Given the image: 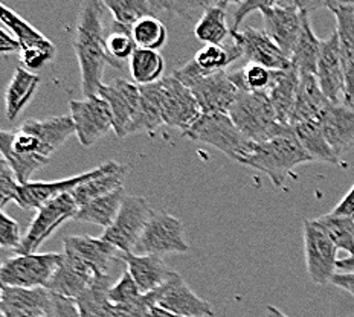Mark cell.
I'll use <instances>...</instances> for the list:
<instances>
[{
  "label": "cell",
  "instance_id": "obj_1",
  "mask_svg": "<svg viewBox=\"0 0 354 317\" xmlns=\"http://www.w3.org/2000/svg\"><path fill=\"white\" fill-rule=\"evenodd\" d=\"M107 6L101 0H86L81 5L73 49L78 58L81 86L84 97H93L104 86L102 75L106 66H113L106 49V16Z\"/></svg>",
  "mask_w": 354,
  "mask_h": 317
},
{
  "label": "cell",
  "instance_id": "obj_2",
  "mask_svg": "<svg viewBox=\"0 0 354 317\" xmlns=\"http://www.w3.org/2000/svg\"><path fill=\"white\" fill-rule=\"evenodd\" d=\"M310 162H313L312 157L302 148L295 133L290 131L266 142H254L240 164L269 175L272 183L281 188L295 168Z\"/></svg>",
  "mask_w": 354,
  "mask_h": 317
},
{
  "label": "cell",
  "instance_id": "obj_3",
  "mask_svg": "<svg viewBox=\"0 0 354 317\" xmlns=\"http://www.w3.org/2000/svg\"><path fill=\"white\" fill-rule=\"evenodd\" d=\"M227 115L243 135L257 144L293 131L279 121L266 92H240Z\"/></svg>",
  "mask_w": 354,
  "mask_h": 317
},
{
  "label": "cell",
  "instance_id": "obj_4",
  "mask_svg": "<svg viewBox=\"0 0 354 317\" xmlns=\"http://www.w3.org/2000/svg\"><path fill=\"white\" fill-rule=\"evenodd\" d=\"M0 151L16 174L20 185L31 182L32 174L37 169L48 165L49 157L54 154L34 133L21 125L17 130H3L0 133Z\"/></svg>",
  "mask_w": 354,
  "mask_h": 317
},
{
  "label": "cell",
  "instance_id": "obj_5",
  "mask_svg": "<svg viewBox=\"0 0 354 317\" xmlns=\"http://www.w3.org/2000/svg\"><path fill=\"white\" fill-rule=\"evenodd\" d=\"M185 136L191 141L214 146L239 164L254 145L239 130L230 115H202L185 133Z\"/></svg>",
  "mask_w": 354,
  "mask_h": 317
},
{
  "label": "cell",
  "instance_id": "obj_6",
  "mask_svg": "<svg viewBox=\"0 0 354 317\" xmlns=\"http://www.w3.org/2000/svg\"><path fill=\"white\" fill-rule=\"evenodd\" d=\"M63 261V253H29L6 258L0 267L2 287L48 289Z\"/></svg>",
  "mask_w": 354,
  "mask_h": 317
},
{
  "label": "cell",
  "instance_id": "obj_7",
  "mask_svg": "<svg viewBox=\"0 0 354 317\" xmlns=\"http://www.w3.org/2000/svg\"><path fill=\"white\" fill-rule=\"evenodd\" d=\"M154 213L156 212L151 209L147 198L127 195L113 224L104 229L101 238L113 244L121 253H133Z\"/></svg>",
  "mask_w": 354,
  "mask_h": 317
},
{
  "label": "cell",
  "instance_id": "obj_8",
  "mask_svg": "<svg viewBox=\"0 0 354 317\" xmlns=\"http://www.w3.org/2000/svg\"><path fill=\"white\" fill-rule=\"evenodd\" d=\"M80 206L73 200L71 194H63L54 200L43 204L40 209H37L35 217L29 224L26 233L24 235L19 249L16 250L17 255H29L37 253L44 241L53 235L58 227L64 224L66 221L75 220Z\"/></svg>",
  "mask_w": 354,
  "mask_h": 317
},
{
  "label": "cell",
  "instance_id": "obj_9",
  "mask_svg": "<svg viewBox=\"0 0 354 317\" xmlns=\"http://www.w3.org/2000/svg\"><path fill=\"white\" fill-rule=\"evenodd\" d=\"M258 12L263 16L264 32L287 57H292L302 28V2L258 0Z\"/></svg>",
  "mask_w": 354,
  "mask_h": 317
},
{
  "label": "cell",
  "instance_id": "obj_10",
  "mask_svg": "<svg viewBox=\"0 0 354 317\" xmlns=\"http://www.w3.org/2000/svg\"><path fill=\"white\" fill-rule=\"evenodd\" d=\"M302 226L307 273L315 284L326 285L336 275L339 249L318 220H304Z\"/></svg>",
  "mask_w": 354,
  "mask_h": 317
},
{
  "label": "cell",
  "instance_id": "obj_11",
  "mask_svg": "<svg viewBox=\"0 0 354 317\" xmlns=\"http://www.w3.org/2000/svg\"><path fill=\"white\" fill-rule=\"evenodd\" d=\"M69 108L75 125V135L83 146H92L113 130L112 110L100 95L72 99Z\"/></svg>",
  "mask_w": 354,
  "mask_h": 317
},
{
  "label": "cell",
  "instance_id": "obj_12",
  "mask_svg": "<svg viewBox=\"0 0 354 317\" xmlns=\"http://www.w3.org/2000/svg\"><path fill=\"white\" fill-rule=\"evenodd\" d=\"M159 83L164 125L180 130L185 135L202 116L194 93L174 77L162 78Z\"/></svg>",
  "mask_w": 354,
  "mask_h": 317
},
{
  "label": "cell",
  "instance_id": "obj_13",
  "mask_svg": "<svg viewBox=\"0 0 354 317\" xmlns=\"http://www.w3.org/2000/svg\"><path fill=\"white\" fill-rule=\"evenodd\" d=\"M139 247L145 255L158 256L187 253L189 250L182 221L165 212L154 213L139 241Z\"/></svg>",
  "mask_w": 354,
  "mask_h": 317
},
{
  "label": "cell",
  "instance_id": "obj_14",
  "mask_svg": "<svg viewBox=\"0 0 354 317\" xmlns=\"http://www.w3.org/2000/svg\"><path fill=\"white\" fill-rule=\"evenodd\" d=\"M232 41L241 50L249 63L260 64L269 70H284L292 66L290 57H287L278 44L260 29L245 26L237 32H231Z\"/></svg>",
  "mask_w": 354,
  "mask_h": 317
},
{
  "label": "cell",
  "instance_id": "obj_15",
  "mask_svg": "<svg viewBox=\"0 0 354 317\" xmlns=\"http://www.w3.org/2000/svg\"><path fill=\"white\" fill-rule=\"evenodd\" d=\"M100 97L104 99L113 116V131L118 137L129 136V130L135 121L141 102L139 86L127 79L116 78L100 88Z\"/></svg>",
  "mask_w": 354,
  "mask_h": 317
},
{
  "label": "cell",
  "instance_id": "obj_16",
  "mask_svg": "<svg viewBox=\"0 0 354 317\" xmlns=\"http://www.w3.org/2000/svg\"><path fill=\"white\" fill-rule=\"evenodd\" d=\"M110 162H106L91 171L81 173L78 175L66 177V179L54 180V182H29L26 185H21L19 191L17 206L21 209H40L43 204L54 200L63 194H71L73 189L84 185L88 180L102 174L109 168Z\"/></svg>",
  "mask_w": 354,
  "mask_h": 317
},
{
  "label": "cell",
  "instance_id": "obj_17",
  "mask_svg": "<svg viewBox=\"0 0 354 317\" xmlns=\"http://www.w3.org/2000/svg\"><path fill=\"white\" fill-rule=\"evenodd\" d=\"M202 115H227L240 90L227 70L211 73L191 87Z\"/></svg>",
  "mask_w": 354,
  "mask_h": 317
},
{
  "label": "cell",
  "instance_id": "obj_18",
  "mask_svg": "<svg viewBox=\"0 0 354 317\" xmlns=\"http://www.w3.org/2000/svg\"><path fill=\"white\" fill-rule=\"evenodd\" d=\"M2 317H54L53 293L48 289L2 287Z\"/></svg>",
  "mask_w": 354,
  "mask_h": 317
},
{
  "label": "cell",
  "instance_id": "obj_19",
  "mask_svg": "<svg viewBox=\"0 0 354 317\" xmlns=\"http://www.w3.org/2000/svg\"><path fill=\"white\" fill-rule=\"evenodd\" d=\"M315 77L318 79L324 95H326L333 104H341V102H344L345 73L341 44H339L336 31L331 34L327 40H322L321 55Z\"/></svg>",
  "mask_w": 354,
  "mask_h": 317
},
{
  "label": "cell",
  "instance_id": "obj_20",
  "mask_svg": "<svg viewBox=\"0 0 354 317\" xmlns=\"http://www.w3.org/2000/svg\"><path fill=\"white\" fill-rule=\"evenodd\" d=\"M156 293L158 307L169 313L182 317H214L209 302L197 296L179 273H176L168 284L158 289Z\"/></svg>",
  "mask_w": 354,
  "mask_h": 317
},
{
  "label": "cell",
  "instance_id": "obj_21",
  "mask_svg": "<svg viewBox=\"0 0 354 317\" xmlns=\"http://www.w3.org/2000/svg\"><path fill=\"white\" fill-rule=\"evenodd\" d=\"M101 276L86 262L78 260L77 256L63 252V261L55 271L54 278L50 279L48 290L55 296L78 299L88 287L93 284L95 279Z\"/></svg>",
  "mask_w": 354,
  "mask_h": 317
},
{
  "label": "cell",
  "instance_id": "obj_22",
  "mask_svg": "<svg viewBox=\"0 0 354 317\" xmlns=\"http://www.w3.org/2000/svg\"><path fill=\"white\" fill-rule=\"evenodd\" d=\"M63 244L66 253L77 256L100 275H110L113 262L121 260L118 258V253H121L120 250L102 238L88 237V235L86 237H66Z\"/></svg>",
  "mask_w": 354,
  "mask_h": 317
},
{
  "label": "cell",
  "instance_id": "obj_23",
  "mask_svg": "<svg viewBox=\"0 0 354 317\" xmlns=\"http://www.w3.org/2000/svg\"><path fill=\"white\" fill-rule=\"evenodd\" d=\"M120 258L127 265L129 273L135 279L142 294L160 289L176 275V271L168 269L162 256L158 255L121 253Z\"/></svg>",
  "mask_w": 354,
  "mask_h": 317
},
{
  "label": "cell",
  "instance_id": "obj_24",
  "mask_svg": "<svg viewBox=\"0 0 354 317\" xmlns=\"http://www.w3.org/2000/svg\"><path fill=\"white\" fill-rule=\"evenodd\" d=\"M324 136L339 159L354 146V110L344 102L331 104L321 116Z\"/></svg>",
  "mask_w": 354,
  "mask_h": 317
},
{
  "label": "cell",
  "instance_id": "obj_25",
  "mask_svg": "<svg viewBox=\"0 0 354 317\" xmlns=\"http://www.w3.org/2000/svg\"><path fill=\"white\" fill-rule=\"evenodd\" d=\"M331 101L321 90L318 79L310 73H299V84L295 97V106L290 116V127L295 125L321 119Z\"/></svg>",
  "mask_w": 354,
  "mask_h": 317
},
{
  "label": "cell",
  "instance_id": "obj_26",
  "mask_svg": "<svg viewBox=\"0 0 354 317\" xmlns=\"http://www.w3.org/2000/svg\"><path fill=\"white\" fill-rule=\"evenodd\" d=\"M299 84V70L292 64L284 70H274L269 90V99L274 106L279 121L290 127V116Z\"/></svg>",
  "mask_w": 354,
  "mask_h": 317
},
{
  "label": "cell",
  "instance_id": "obj_27",
  "mask_svg": "<svg viewBox=\"0 0 354 317\" xmlns=\"http://www.w3.org/2000/svg\"><path fill=\"white\" fill-rule=\"evenodd\" d=\"M302 28L299 39L297 41L292 52V64L299 70V73H310L316 75V68H318V60L321 55L322 40H319L313 32L312 21H310V10L308 5L302 2Z\"/></svg>",
  "mask_w": 354,
  "mask_h": 317
},
{
  "label": "cell",
  "instance_id": "obj_28",
  "mask_svg": "<svg viewBox=\"0 0 354 317\" xmlns=\"http://www.w3.org/2000/svg\"><path fill=\"white\" fill-rule=\"evenodd\" d=\"M129 166L118 164L115 160H110V165L104 173L88 180L84 185L73 189L71 195L78 206H83L92 200H97L100 197H104L113 191L124 188L125 177H127Z\"/></svg>",
  "mask_w": 354,
  "mask_h": 317
},
{
  "label": "cell",
  "instance_id": "obj_29",
  "mask_svg": "<svg viewBox=\"0 0 354 317\" xmlns=\"http://www.w3.org/2000/svg\"><path fill=\"white\" fill-rule=\"evenodd\" d=\"M40 86V77L26 70L25 68H17L11 83L6 88L5 104L6 117L8 121H16L19 115L24 112L25 107L32 101L37 88Z\"/></svg>",
  "mask_w": 354,
  "mask_h": 317
},
{
  "label": "cell",
  "instance_id": "obj_30",
  "mask_svg": "<svg viewBox=\"0 0 354 317\" xmlns=\"http://www.w3.org/2000/svg\"><path fill=\"white\" fill-rule=\"evenodd\" d=\"M293 133L295 136L298 137L302 148L307 151V154L312 157L313 162H322V164H330V165L342 164L341 159L336 156V153L327 142L326 136H324L321 119L307 121V122L295 125Z\"/></svg>",
  "mask_w": 354,
  "mask_h": 317
},
{
  "label": "cell",
  "instance_id": "obj_31",
  "mask_svg": "<svg viewBox=\"0 0 354 317\" xmlns=\"http://www.w3.org/2000/svg\"><path fill=\"white\" fill-rule=\"evenodd\" d=\"M125 197H127V193H125L124 188H121L104 197L97 198V200L88 202L80 206L75 220L81 221V223L97 224L107 229L113 224L118 213H120Z\"/></svg>",
  "mask_w": 354,
  "mask_h": 317
},
{
  "label": "cell",
  "instance_id": "obj_32",
  "mask_svg": "<svg viewBox=\"0 0 354 317\" xmlns=\"http://www.w3.org/2000/svg\"><path fill=\"white\" fill-rule=\"evenodd\" d=\"M139 92H141V102H139V110L129 130V135H135V133L141 131L151 135V133L164 125L160 102V83L139 86Z\"/></svg>",
  "mask_w": 354,
  "mask_h": 317
},
{
  "label": "cell",
  "instance_id": "obj_33",
  "mask_svg": "<svg viewBox=\"0 0 354 317\" xmlns=\"http://www.w3.org/2000/svg\"><path fill=\"white\" fill-rule=\"evenodd\" d=\"M21 127L34 133L53 153L63 146L71 136L75 135V125L71 115L54 116L48 119H26Z\"/></svg>",
  "mask_w": 354,
  "mask_h": 317
},
{
  "label": "cell",
  "instance_id": "obj_34",
  "mask_svg": "<svg viewBox=\"0 0 354 317\" xmlns=\"http://www.w3.org/2000/svg\"><path fill=\"white\" fill-rule=\"evenodd\" d=\"M227 6V2L208 5L194 26V35L198 41L205 44H225L227 35H231V29L226 23Z\"/></svg>",
  "mask_w": 354,
  "mask_h": 317
},
{
  "label": "cell",
  "instance_id": "obj_35",
  "mask_svg": "<svg viewBox=\"0 0 354 317\" xmlns=\"http://www.w3.org/2000/svg\"><path fill=\"white\" fill-rule=\"evenodd\" d=\"M0 20H2V26L10 29V32L16 37V40L20 43L21 50H31V49H55L54 43L48 40L40 31L21 19L16 11L8 8L5 3H0ZM20 50V52H21Z\"/></svg>",
  "mask_w": 354,
  "mask_h": 317
},
{
  "label": "cell",
  "instance_id": "obj_36",
  "mask_svg": "<svg viewBox=\"0 0 354 317\" xmlns=\"http://www.w3.org/2000/svg\"><path fill=\"white\" fill-rule=\"evenodd\" d=\"M322 6L335 14L344 69L351 68L354 66V2H326Z\"/></svg>",
  "mask_w": 354,
  "mask_h": 317
},
{
  "label": "cell",
  "instance_id": "obj_37",
  "mask_svg": "<svg viewBox=\"0 0 354 317\" xmlns=\"http://www.w3.org/2000/svg\"><path fill=\"white\" fill-rule=\"evenodd\" d=\"M129 63L133 83L136 86H150L159 83L162 79V73L165 70L164 57L158 50L136 48Z\"/></svg>",
  "mask_w": 354,
  "mask_h": 317
},
{
  "label": "cell",
  "instance_id": "obj_38",
  "mask_svg": "<svg viewBox=\"0 0 354 317\" xmlns=\"http://www.w3.org/2000/svg\"><path fill=\"white\" fill-rule=\"evenodd\" d=\"M107 10L112 12L116 26L130 32L133 25L144 17H156V2L154 0H106Z\"/></svg>",
  "mask_w": 354,
  "mask_h": 317
},
{
  "label": "cell",
  "instance_id": "obj_39",
  "mask_svg": "<svg viewBox=\"0 0 354 317\" xmlns=\"http://www.w3.org/2000/svg\"><path fill=\"white\" fill-rule=\"evenodd\" d=\"M112 289L110 275H101L93 284L75 299L77 307L83 317H109L112 304L109 300V290Z\"/></svg>",
  "mask_w": 354,
  "mask_h": 317
},
{
  "label": "cell",
  "instance_id": "obj_40",
  "mask_svg": "<svg viewBox=\"0 0 354 317\" xmlns=\"http://www.w3.org/2000/svg\"><path fill=\"white\" fill-rule=\"evenodd\" d=\"M241 57V50L234 41L225 44H205L196 54L194 60L203 70L208 73H216L226 70L237 58Z\"/></svg>",
  "mask_w": 354,
  "mask_h": 317
},
{
  "label": "cell",
  "instance_id": "obj_41",
  "mask_svg": "<svg viewBox=\"0 0 354 317\" xmlns=\"http://www.w3.org/2000/svg\"><path fill=\"white\" fill-rule=\"evenodd\" d=\"M130 34L133 41L136 44V48L158 50V52L160 48H164V44L168 39V32L164 21L154 16L144 17L136 21V23L133 25Z\"/></svg>",
  "mask_w": 354,
  "mask_h": 317
},
{
  "label": "cell",
  "instance_id": "obj_42",
  "mask_svg": "<svg viewBox=\"0 0 354 317\" xmlns=\"http://www.w3.org/2000/svg\"><path fill=\"white\" fill-rule=\"evenodd\" d=\"M230 75L240 92H268L274 70L266 69L260 64L248 63L245 68L230 72Z\"/></svg>",
  "mask_w": 354,
  "mask_h": 317
},
{
  "label": "cell",
  "instance_id": "obj_43",
  "mask_svg": "<svg viewBox=\"0 0 354 317\" xmlns=\"http://www.w3.org/2000/svg\"><path fill=\"white\" fill-rule=\"evenodd\" d=\"M316 220L326 229L339 250H344L346 255L354 253V220L337 217L333 213H327Z\"/></svg>",
  "mask_w": 354,
  "mask_h": 317
},
{
  "label": "cell",
  "instance_id": "obj_44",
  "mask_svg": "<svg viewBox=\"0 0 354 317\" xmlns=\"http://www.w3.org/2000/svg\"><path fill=\"white\" fill-rule=\"evenodd\" d=\"M107 55L113 63V68H121V63L130 60L133 52L136 50V44L131 39V34L118 28L116 31L110 32L106 39Z\"/></svg>",
  "mask_w": 354,
  "mask_h": 317
},
{
  "label": "cell",
  "instance_id": "obj_45",
  "mask_svg": "<svg viewBox=\"0 0 354 317\" xmlns=\"http://www.w3.org/2000/svg\"><path fill=\"white\" fill-rule=\"evenodd\" d=\"M141 294L142 293L139 290L135 279L131 278L129 270H125L121 278L112 285V289L109 290V300L112 305H125L136 300Z\"/></svg>",
  "mask_w": 354,
  "mask_h": 317
},
{
  "label": "cell",
  "instance_id": "obj_46",
  "mask_svg": "<svg viewBox=\"0 0 354 317\" xmlns=\"http://www.w3.org/2000/svg\"><path fill=\"white\" fill-rule=\"evenodd\" d=\"M20 183L16 174L3 157L0 159V208H5L10 202L17 203Z\"/></svg>",
  "mask_w": 354,
  "mask_h": 317
},
{
  "label": "cell",
  "instance_id": "obj_47",
  "mask_svg": "<svg viewBox=\"0 0 354 317\" xmlns=\"http://www.w3.org/2000/svg\"><path fill=\"white\" fill-rule=\"evenodd\" d=\"M21 240H24V237H21L19 223L2 211V213H0V246L16 252Z\"/></svg>",
  "mask_w": 354,
  "mask_h": 317
},
{
  "label": "cell",
  "instance_id": "obj_48",
  "mask_svg": "<svg viewBox=\"0 0 354 317\" xmlns=\"http://www.w3.org/2000/svg\"><path fill=\"white\" fill-rule=\"evenodd\" d=\"M57 49H31L21 50L20 60L26 70H40L55 57Z\"/></svg>",
  "mask_w": 354,
  "mask_h": 317
},
{
  "label": "cell",
  "instance_id": "obj_49",
  "mask_svg": "<svg viewBox=\"0 0 354 317\" xmlns=\"http://www.w3.org/2000/svg\"><path fill=\"white\" fill-rule=\"evenodd\" d=\"M54 300V317H83L77 307V302L73 299L55 296L53 294Z\"/></svg>",
  "mask_w": 354,
  "mask_h": 317
},
{
  "label": "cell",
  "instance_id": "obj_50",
  "mask_svg": "<svg viewBox=\"0 0 354 317\" xmlns=\"http://www.w3.org/2000/svg\"><path fill=\"white\" fill-rule=\"evenodd\" d=\"M330 213H333V215H337V217H346V218L354 220V185Z\"/></svg>",
  "mask_w": 354,
  "mask_h": 317
},
{
  "label": "cell",
  "instance_id": "obj_51",
  "mask_svg": "<svg viewBox=\"0 0 354 317\" xmlns=\"http://www.w3.org/2000/svg\"><path fill=\"white\" fill-rule=\"evenodd\" d=\"M0 50L3 54L8 52H20L21 46L20 43L16 40V37L6 31V28H0Z\"/></svg>",
  "mask_w": 354,
  "mask_h": 317
},
{
  "label": "cell",
  "instance_id": "obj_52",
  "mask_svg": "<svg viewBox=\"0 0 354 317\" xmlns=\"http://www.w3.org/2000/svg\"><path fill=\"white\" fill-rule=\"evenodd\" d=\"M339 289H342L345 291H348L351 296H354V271H348V273H336L333 278H331V282Z\"/></svg>",
  "mask_w": 354,
  "mask_h": 317
},
{
  "label": "cell",
  "instance_id": "obj_53",
  "mask_svg": "<svg viewBox=\"0 0 354 317\" xmlns=\"http://www.w3.org/2000/svg\"><path fill=\"white\" fill-rule=\"evenodd\" d=\"M142 317H182V316L173 314V313L167 311V309H164V308H160L158 305H153V307L147 309V311L142 314Z\"/></svg>",
  "mask_w": 354,
  "mask_h": 317
},
{
  "label": "cell",
  "instance_id": "obj_54",
  "mask_svg": "<svg viewBox=\"0 0 354 317\" xmlns=\"http://www.w3.org/2000/svg\"><path fill=\"white\" fill-rule=\"evenodd\" d=\"M337 269H341L344 273H348V271H354V253L346 255L342 260L337 261Z\"/></svg>",
  "mask_w": 354,
  "mask_h": 317
},
{
  "label": "cell",
  "instance_id": "obj_55",
  "mask_svg": "<svg viewBox=\"0 0 354 317\" xmlns=\"http://www.w3.org/2000/svg\"><path fill=\"white\" fill-rule=\"evenodd\" d=\"M268 317H289V316H286L281 309H278L277 307H274V305H269L268 307Z\"/></svg>",
  "mask_w": 354,
  "mask_h": 317
},
{
  "label": "cell",
  "instance_id": "obj_56",
  "mask_svg": "<svg viewBox=\"0 0 354 317\" xmlns=\"http://www.w3.org/2000/svg\"><path fill=\"white\" fill-rule=\"evenodd\" d=\"M344 104L345 106H348V107H351L353 110H354V88H353V90L348 93V95H346V97L344 98Z\"/></svg>",
  "mask_w": 354,
  "mask_h": 317
}]
</instances>
